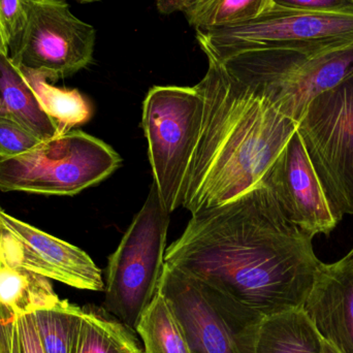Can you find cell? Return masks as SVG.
Listing matches in <instances>:
<instances>
[{"mask_svg":"<svg viewBox=\"0 0 353 353\" xmlns=\"http://www.w3.org/2000/svg\"><path fill=\"white\" fill-rule=\"evenodd\" d=\"M273 6V0H195L184 14L195 30H208L252 20Z\"/></svg>","mask_w":353,"mask_h":353,"instance_id":"ffe728a7","label":"cell"},{"mask_svg":"<svg viewBox=\"0 0 353 353\" xmlns=\"http://www.w3.org/2000/svg\"><path fill=\"white\" fill-rule=\"evenodd\" d=\"M0 353H22L17 317L0 310Z\"/></svg>","mask_w":353,"mask_h":353,"instance_id":"d4e9b609","label":"cell"},{"mask_svg":"<svg viewBox=\"0 0 353 353\" xmlns=\"http://www.w3.org/2000/svg\"><path fill=\"white\" fill-rule=\"evenodd\" d=\"M296 130L332 207L353 216V74L315 97Z\"/></svg>","mask_w":353,"mask_h":353,"instance_id":"ba28073f","label":"cell"},{"mask_svg":"<svg viewBox=\"0 0 353 353\" xmlns=\"http://www.w3.org/2000/svg\"><path fill=\"white\" fill-rule=\"evenodd\" d=\"M121 161L103 141L72 130L18 157L0 159V190L72 196L105 180Z\"/></svg>","mask_w":353,"mask_h":353,"instance_id":"5b68a950","label":"cell"},{"mask_svg":"<svg viewBox=\"0 0 353 353\" xmlns=\"http://www.w3.org/2000/svg\"><path fill=\"white\" fill-rule=\"evenodd\" d=\"M137 353H144V352H137Z\"/></svg>","mask_w":353,"mask_h":353,"instance_id":"d6a6232c","label":"cell"},{"mask_svg":"<svg viewBox=\"0 0 353 353\" xmlns=\"http://www.w3.org/2000/svg\"><path fill=\"white\" fill-rule=\"evenodd\" d=\"M22 353H45L32 314L17 317Z\"/></svg>","mask_w":353,"mask_h":353,"instance_id":"484cf974","label":"cell"},{"mask_svg":"<svg viewBox=\"0 0 353 353\" xmlns=\"http://www.w3.org/2000/svg\"><path fill=\"white\" fill-rule=\"evenodd\" d=\"M196 85L203 114L187 170L181 207L191 215L224 205L263 182L296 130L254 87L207 56Z\"/></svg>","mask_w":353,"mask_h":353,"instance_id":"7a4b0ae2","label":"cell"},{"mask_svg":"<svg viewBox=\"0 0 353 353\" xmlns=\"http://www.w3.org/2000/svg\"><path fill=\"white\" fill-rule=\"evenodd\" d=\"M325 340L302 308L265 317L255 353H323Z\"/></svg>","mask_w":353,"mask_h":353,"instance_id":"5bb4252c","label":"cell"},{"mask_svg":"<svg viewBox=\"0 0 353 353\" xmlns=\"http://www.w3.org/2000/svg\"><path fill=\"white\" fill-rule=\"evenodd\" d=\"M0 105L2 111L32 130L41 140L60 136L55 122L43 112L22 70L0 53Z\"/></svg>","mask_w":353,"mask_h":353,"instance_id":"9a60e30c","label":"cell"},{"mask_svg":"<svg viewBox=\"0 0 353 353\" xmlns=\"http://www.w3.org/2000/svg\"><path fill=\"white\" fill-rule=\"evenodd\" d=\"M26 19V0H0V22L10 43L22 31Z\"/></svg>","mask_w":353,"mask_h":353,"instance_id":"cb8c5ba5","label":"cell"},{"mask_svg":"<svg viewBox=\"0 0 353 353\" xmlns=\"http://www.w3.org/2000/svg\"><path fill=\"white\" fill-rule=\"evenodd\" d=\"M45 353H74L80 332L82 307L68 300L33 313Z\"/></svg>","mask_w":353,"mask_h":353,"instance_id":"44dd1931","label":"cell"},{"mask_svg":"<svg viewBox=\"0 0 353 353\" xmlns=\"http://www.w3.org/2000/svg\"><path fill=\"white\" fill-rule=\"evenodd\" d=\"M312 240L261 182L191 215L165 263L267 317L304 307L323 265Z\"/></svg>","mask_w":353,"mask_h":353,"instance_id":"6da1fadb","label":"cell"},{"mask_svg":"<svg viewBox=\"0 0 353 353\" xmlns=\"http://www.w3.org/2000/svg\"><path fill=\"white\" fill-rule=\"evenodd\" d=\"M74 1L80 2V3H92V2L101 1V0H74Z\"/></svg>","mask_w":353,"mask_h":353,"instance_id":"f546056e","label":"cell"},{"mask_svg":"<svg viewBox=\"0 0 353 353\" xmlns=\"http://www.w3.org/2000/svg\"><path fill=\"white\" fill-rule=\"evenodd\" d=\"M201 114L203 101L196 85L154 86L143 103L142 125L148 142L153 182L170 213L182 205L185 178Z\"/></svg>","mask_w":353,"mask_h":353,"instance_id":"52a82bcc","label":"cell"},{"mask_svg":"<svg viewBox=\"0 0 353 353\" xmlns=\"http://www.w3.org/2000/svg\"><path fill=\"white\" fill-rule=\"evenodd\" d=\"M170 214L152 182L142 209L109 257L103 309L134 332L159 290Z\"/></svg>","mask_w":353,"mask_h":353,"instance_id":"277c9868","label":"cell"},{"mask_svg":"<svg viewBox=\"0 0 353 353\" xmlns=\"http://www.w3.org/2000/svg\"><path fill=\"white\" fill-rule=\"evenodd\" d=\"M59 301L49 278L0 261V310L24 316L51 308Z\"/></svg>","mask_w":353,"mask_h":353,"instance_id":"2e32d148","label":"cell"},{"mask_svg":"<svg viewBox=\"0 0 353 353\" xmlns=\"http://www.w3.org/2000/svg\"><path fill=\"white\" fill-rule=\"evenodd\" d=\"M0 53L10 56V41L1 22H0Z\"/></svg>","mask_w":353,"mask_h":353,"instance_id":"83f0119b","label":"cell"},{"mask_svg":"<svg viewBox=\"0 0 353 353\" xmlns=\"http://www.w3.org/2000/svg\"><path fill=\"white\" fill-rule=\"evenodd\" d=\"M323 353H339L337 350H334L327 341H325V350H323Z\"/></svg>","mask_w":353,"mask_h":353,"instance_id":"f1b7e54d","label":"cell"},{"mask_svg":"<svg viewBox=\"0 0 353 353\" xmlns=\"http://www.w3.org/2000/svg\"><path fill=\"white\" fill-rule=\"evenodd\" d=\"M105 313L97 307H82L80 332L74 353L142 352L134 332Z\"/></svg>","mask_w":353,"mask_h":353,"instance_id":"e0dca14e","label":"cell"},{"mask_svg":"<svg viewBox=\"0 0 353 353\" xmlns=\"http://www.w3.org/2000/svg\"><path fill=\"white\" fill-rule=\"evenodd\" d=\"M97 30L74 16L65 0H26L22 31L10 43V61L50 82L72 76L92 62Z\"/></svg>","mask_w":353,"mask_h":353,"instance_id":"9c48e42d","label":"cell"},{"mask_svg":"<svg viewBox=\"0 0 353 353\" xmlns=\"http://www.w3.org/2000/svg\"><path fill=\"white\" fill-rule=\"evenodd\" d=\"M346 256H347L348 259H350V261H352V263H353V248L352 249V251H350V252L348 253L347 255H346Z\"/></svg>","mask_w":353,"mask_h":353,"instance_id":"4dcf8cb0","label":"cell"},{"mask_svg":"<svg viewBox=\"0 0 353 353\" xmlns=\"http://www.w3.org/2000/svg\"><path fill=\"white\" fill-rule=\"evenodd\" d=\"M21 70L34 91L43 112L55 122L60 136L90 120L92 107L80 91L59 88L54 86L43 74L31 70Z\"/></svg>","mask_w":353,"mask_h":353,"instance_id":"ac0fdd59","label":"cell"},{"mask_svg":"<svg viewBox=\"0 0 353 353\" xmlns=\"http://www.w3.org/2000/svg\"><path fill=\"white\" fill-rule=\"evenodd\" d=\"M195 0H157V8L163 14H175V12H184Z\"/></svg>","mask_w":353,"mask_h":353,"instance_id":"4316f807","label":"cell"},{"mask_svg":"<svg viewBox=\"0 0 353 353\" xmlns=\"http://www.w3.org/2000/svg\"><path fill=\"white\" fill-rule=\"evenodd\" d=\"M0 261L77 290L103 292L101 270L82 249L0 210Z\"/></svg>","mask_w":353,"mask_h":353,"instance_id":"8fae6325","label":"cell"},{"mask_svg":"<svg viewBox=\"0 0 353 353\" xmlns=\"http://www.w3.org/2000/svg\"><path fill=\"white\" fill-rule=\"evenodd\" d=\"M283 8L353 16V0H273Z\"/></svg>","mask_w":353,"mask_h":353,"instance_id":"603a6c76","label":"cell"},{"mask_svg":"<svg viewBox=\"0 0 353 353\" xmlns=\"http://www.w3.org/2000/svg\"><path fill=\"white\" fill-rule=\"evenodd\" d=\"M0 210H1V207H0Z\"/></svg>","mask_w":353,"mask_h":353,"instance_id":"836d02e7","label":"cell"},{"mask_svg":"<svg viewBox=\"0 0 353 353\" xmlns=\"http://www.w3.org/2000/svg\"><path fill=\"white\" fill-rule=\"evenodd\" d=\"M219 62L298 124L315 97L352 76L353 39L252 50Z\"/></svg>","mask_w":353,"mask_h":353,"instance_id":"3957f363","label":"cell"},{"mask_svg":"<svg viewBox=\"0 0 353 353\" xmlns=\"http://www.w3.org/2000/svg\"><path fill=\"white\" fill-rule=\"evenodd\" d=\"M159 292L173 308L190 353H255L265 317L165 263Z\"/></svg>","mask_w":353,"mask_h":353,"instance_id":"8992f818","label":"cell"},{"mask_svg":"<svg viewBox=\"0 0 353 353\" xmlns=\"http://www.w3.org/2000/svg\"><path fill=\"white\" fill-rule=\"evenodd\" d=\"M321 337L339 353H353V263H323L304 305Z\"/></svg>","mask_w":353,"mask_h":353,"instance_id":"4fadbf2b","label":"cell"},{"mask_svg":"<svg viewBox=\"0 0 353 353\" xmlns=\"http://www.w3.org/2000/svg\"><path fill=\"white\" fill-rule=\"evenodd\" d=\"M286 217L314 238L329 236L342 218L327 199L298 130L263 178Z\"/></svg>","mask_w":353,"mask_h":353,"instance_id":"7c38bea8","label":"cell"},{"mask_svg":"<svg viewBox=\"0 0 353 353\" xmlns=\"http://www.w3.org/2000/svg\"><path fill=\"white\" fill-rule=\"evenodd\" d=\"M41 140L32 130L0 112V159L18 157L37 147Z\"/></svg>","mask_w":353,"mask_h":353,"instance_id":"7402d4cb","label":"cell"},{"mask_svg":"<svg viewBox=\"0 0 353 353\" xmlns=\"http://www.w3.org/2000/svg\"><path fill=\"white\" fill-rule=\"evenodd\" d=\"M0 112H3V111H2L1 105H0ZM3 113H4V112H3Z\"/></svg>","mask_w":353,"mask_h":353,"instance_id":"1f68e13d","label":"cell"},{"mask_svg":"<svg viewBox=\"0 0 353 353\" xmlns=\"http://www.w3.org/2000/svg\"><path fill=\"white\" fill-rule=\"evenodd\" d=\"M136 333L142 338L144 353H190L173 308L159 290L141 317Z\"/></svg>","mask_w":353,"mask_h":353,"instance_id":"d6986e66","label":"cell"},{"mask_svg":"<svg viewBox=\"0 0 353 353\" xmlns=\"http://www.w3.org/2000/svg\"><path fill=\"white\" fill-rule=\"evenodd\" d=\"M196 31L205 56L223 61L252 50L310 47L353 39V16L308 12L274 3L252 20Z\"/></svg>","mask_w":353,"mask_h":353,"instance_id":"30bf717a","label":"cell"}]
</instances>
